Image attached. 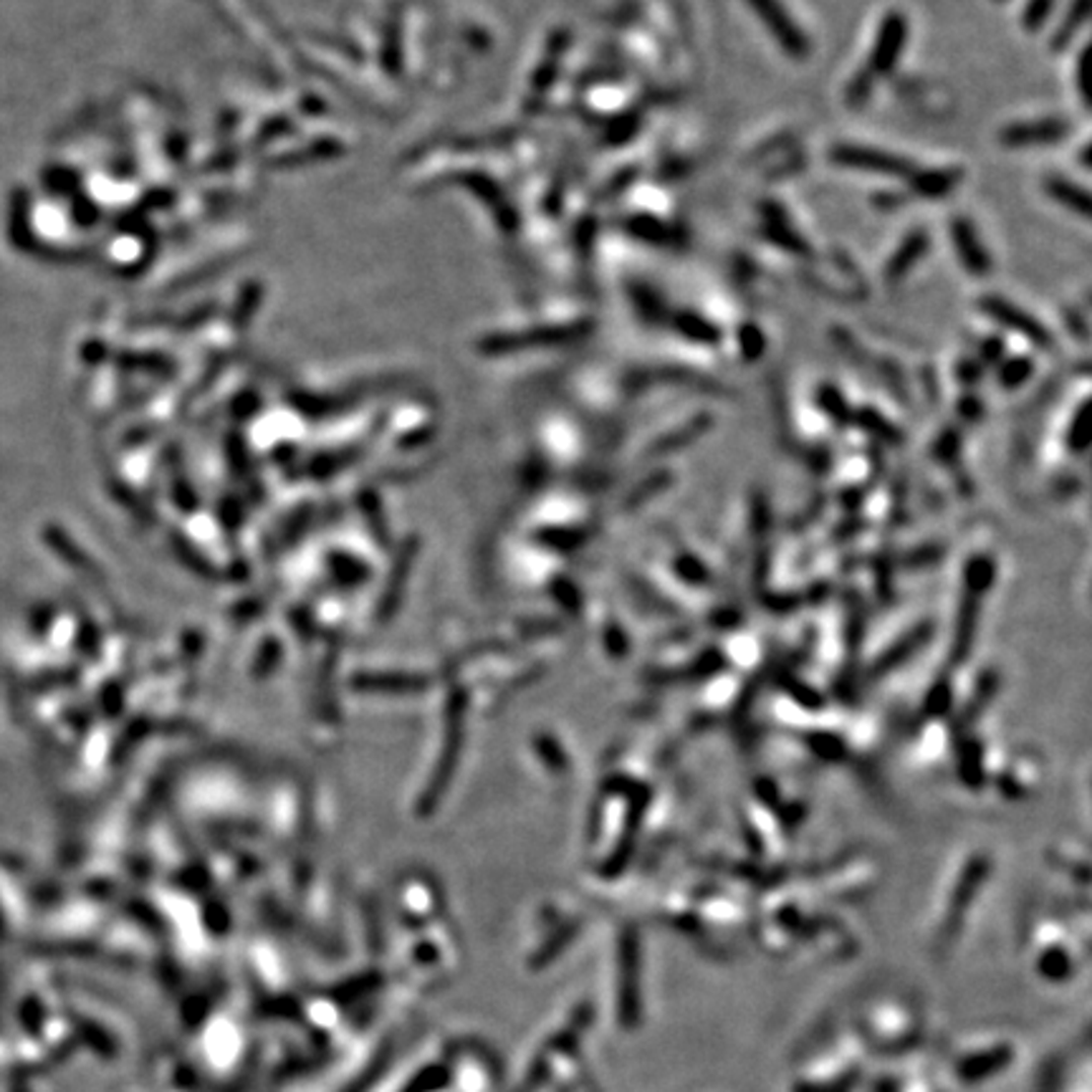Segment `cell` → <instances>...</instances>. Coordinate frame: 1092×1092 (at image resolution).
<instances>
[{"instance_id": "cell-1", "label": "cell", "mask_w": 1092, "mask_h": 1092, "mask_svg": "<svg viewBox=\"0 0 1092 1092\" xmlns=\"http://www.w3.org/2000/svg\"><path fill=\"white\" fill-rule=\"evenodd\" d=\"M829 159L839 167L863 169V173L875 175H895V178H908L913 173V164L898 154L883 152V149L860 147V144H834L829 149Z\"/></svg>"}, {"instance_id": "cell-2", "label": "cell", "mask_w": 1092, "mask_h": 1092, "mask_svg": "<svg viewBox=\"0 0 1092 1092\" xmlns=\"http://www.w3.org/2000/svg\"><path fill=\"white\" fill-rule=\"evenodd\" d=\"M751 8L756 10V15L761 18V23L771 30V36L776 39V44L781 46V51L795 59H807L812 54V44L805 36V30L792 20V15L787 13L781 0H749Z\"/></svg>"}, {"instance_id": "cell-3", "label": "cell", "mask_w": 1092, "mask_h": 1092, "mask_svg": "<svg viewBox=\"0 0 1092 1092\" xmlns=\"http://www.w3.org/2000/svg\"><path fill=\"white\" fill-rule=\"evenodd\" d=\"M978 306H981V312L986 314V317L997 319L1002 327L1012 329V332L1022 334L1024 339H1029L1034 347L1044 349V352H1052L1054 349V337L1047 332V329H1044V324H1039L1032 314L1022 312V309L1014 306V303L1007 301V298L983 296L981 301H978Z\"/></svg>"}, {"instance_id": "cell-4", "label": "cell", "mask_w": 1092, "mask_h": 1092, "mask_svg": "<svg viewBox=\"0 0 1092 1092\" xmlns=\"http://www.w3.org/2000/svg\"><path fill=\"white\" fill-rule=\"evenodd\" d=\"M905 39H908V20H905V15L900 13V10H890L883 18V25H880L873 59H870V66H873L875 74H890V71L895 69V64H898L900 59V51H903L905 46Z\"/></svg>"}, {"instance_id": "cell-5", "label": "cell", "mask_w": 1092, "mask_h": 1092, "mask_svg": "<svg viewBox=\"0 0 1092 1092\" xmlns=\"http://www.w3.org/2000/svg\"><path fill=\"white\" fill-rule=\"evenodd\" d=\"M1070 135V125L1065 120H1037L1012 125L1002 132V144L1012 149L1024 147H1047V144L1063 142Z\"/></svg>"}, {"instance_id": "cell-6", "label": "cell", "mask_w": 1092, "mask_h": 1092, "mask_svg": "<svg viewBox=\"0 0 1092 1092\" xmlns=\"http://www.w3.org/2000/svg\"><path fill=\"white\" fill-rule=\"evenodd\" d=\"M951 235H954L956 254L958 259H961L963 269L973 273V276H986V273L992 271V259H988L986 249H983L981 241H978L973 225L968 223L966 218H954Z\"/></svg>"}, {"instance_id": "cell-7", "label": "cell", "mask_w": 1092, "mask_h": 1092, "mask_svg": "<svg viewBox=\"0 0 1092 1092\" xmlns=\"http://www.w3.org/2000/svg\"><path fill=\"white\" fill-rule=\"evenodd\" d=\"M908 180L915 195L929 200H939L958 188V183H961V169H920V173H910Z\"/></svg>"}, {"instance_id": "cell-8", "label": "cell", "mask_w": 1092, "mask_h": 1092, "mask_svg": "<svg viewBox=\"0 0 1092 1092\" xmlns=\"http://www.w3.org/2000/svg\"><path fill=\"white\" fill-rule=\"evenodd\" d=\"M926 251H929V235H926V230H913V233L905 235L903 244L898 246V251L890 256L888 266H885V278L893 283L900 281L905 273L924 259Z\"/></svg>"}, {"instance_id": "cell-9", "label": "cell", "mask_w": 1092, "mask_h": 1092, "mask_svg": "<svg viewBox=\"0 0 1092 1092\" xmlns=\"http://www.w3.org/2000/svg\"><path fill=\"white\" fill-rule=\"evenodd\" d=\"M1044 193L1049 195V198L1057 200L1060 205H1065V208L1075 210L1078 215H1083V218H1088L1090 215V195L1088 190L1080 188V185L1070 183L1068 178H1060V175H1052V178H1044Z\"/></svg>"}, {"instance_id": "cell-10", "label": "cell", "mask_w": 1092, "mask_h": 1092, "mask_svg": "<svg viewBox=\"0 0 1092 1092\" xmlns=\"http://www.w3.org/2000/svg\"><path fill=\"white\" fill-rule=\"evenodd\" d=\"M673 329H676L681 337L688 339V342L705 344V347H715V344L721 342L719 327L695 312H678L676 317H673Z\"/></svg>"}, {"instance_id": "cell-11", "label": "cell", "mask_w": 1092, "mask_h": 1092, "mask_svg": "<svg viewBox=\"0 0 1092 1092\" xmlns=\"http://www.w3.org/2000/svg\"><path fill=\"white\" fill-rule=\"evenodd\" d=\"M625 228L632 238L642 241V244L671 246V241H673V230L668 228L663 220H658L656 215H645V213L630 215V218L625 220Z\"/></svg>"}, {"instance_id": "cell-12", "label": "cell", "mask_w": 1092, "mask_h": 1092, "mask_svg": "<svg viewBox=\"0 0 1092 1092\" xmlns=\"http://www.w3.org/2000/svg\"><path fill=\"white\" fill-rule=\"evenodd\" d=\"M764 235H766V238L774 241V244L779 246V249L790 251V254H795V256H805L807 251H810V249H807L805 241H802L800 235H797L795 230H792L790 225L784 223V220L766 218L764 220Z\"/></svg>"}, {"instance_id": "cell-13", "label": "cell", "mask_w": 1092, "mask_h": 1092, "mask_svg": "<svg viewBox=\"0 0 1092 1092\" xmlns=\"http://www.w3.org/2000/svg\"><path fill=\"white\" fill-rule=\"evenodd\" d=\"M1085 20H1088V0H1073V8H1070V13L1065 15L1063 25H1060L1057 33H1054L1052 49L1063 51L1065 46L1073 41V36L1083 28Z\"/></svg>"}, {"instance_id": "cell-14", "label": "cell", "mask_w": 1092, "mask_h": 1092, "mask_svg": "<svg viewBox=\"0 0 1092 1092\" xmlns=\"http://www.w3.org/2000/svg\"><path fill=\"white\" fill-rule=\"evenodd\" d=\"M1032 372H1034V364L1029 362V359L1017 357V359H1012V362L1004 364L1002 383L1007 385V388H1017V385H1022Z\"/></svg>"}, {"instance_id": "cell-15", "label": "cell", "mask_w": 1092, "mask_h": 1092, "mask_svg": "<svg viewBox=\"0 0 1092 1092\" xmlns=\"http://www.w3.org/2000/svg\"><path fill=\"white\" fill-rule=\"evenodd\" d=\"M1054 0H1032L1024 10V28L1027 30H1039L1047 23V15L1052 13Z\"/></svg>"}, {"instance_id": "cell-16", "label": "cell", "mask_w": 1092, "mask_h": 1092, "mask_svg": "<svg viewBox=\"0 0 1092 1092\" xmlns=\"http://www.w3.org/2000/svg\"><path fill=\"white\" fill-rule=\"evenodd\" d=\"M741 349H744L746 357H759L764 352V334L759 332V327L754 324H746L741 329Z\"/></svg>"}, {"instance_id": "cell-17", "label": "cell", "mask_w": 1092, "mask_h": 1092, "mask_svg": "<svg viewBox=\"0 0 1092 1092\" xmlns=\"http://www.w3.org/2000/svg\"><path fill=\"white\" fill-rule=\"evenodd\" d=\"M870 91H873V76L868 74V71H863V74L855 76V81H849V89H847V105L852 107H860L865 99L870 96Z\"/></svg>"}, {"instance_id": "cell-18", "label": "cell", "mask_w": 1092, "mask_h": 1092, "mask_svg": "<svg viewBox=\"0 0 1092 1092\" xmlns=\"http://www.w3.org/2000/svg\"><path fill=\"white\" fill-rule=\"evenodd\" d=\"M1088 49L1080 54V61H1078V91H1080V99H1083V105L1088 107Z\"/></svg>"}, {"instance_id": "cell-19", "label": "cell", "mask_w": 1092, "mask_h": 1092, "mask_svg": "<svg viewBox=\"0 0 1092 1092\" xmlns=\"http://www.w3.org/2000/svg\"><path fill=\"white\" fill-rule=\"evenodd\" d=\"M1002 349H1004L1002 339H988L986 347H983V354H986V359H997L999 354H1002Z\"/></svg>"}]
</instances>
